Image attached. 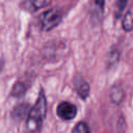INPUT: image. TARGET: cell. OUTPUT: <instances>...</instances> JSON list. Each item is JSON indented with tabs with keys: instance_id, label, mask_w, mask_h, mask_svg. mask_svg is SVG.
Listing matches in <instances>:
<instances>
[{
	"instance_id": "6da1fadb",
	"label": "cell",
	"mask_w": 133,
	"mask_h": 133,
	"mask_svg": "<svg viewBox=\"0 0 133 133\" xmlns=\"http://www.w3.org/2000/svg\"><path fill=\"white\" fill-rule=\"evenodd\" d=\"M46 112H47V101L44 90L41 89L35 104L29 110V113L27 115L26 129L29 133H35L39 130L45 119Z\"/></svg>"
},
{
	"instance_id": "7a4b0ae2",
	"label": "cell",
	"mask_w": 133,
	"mask_h": 133,
	"mask_svg": "<svg viewBox=\"0 0 133 133\" xmlns=\"http://www.w3.org/2000/svg\"><path fill=\"white\" fill-rule=\"evenodd\" d=\"M62 15L61 11L57 8H51L45 11L41 17V27L44 31H49L55 28L61 21Z\"/></svg>"
},
{
	"instance_id": "3957f363",
	"label": "cell",
	"mask_w": 133,
	"mask_h": 133,
	"mask_svg": "<svg viewBox=\"0 0 133 133\" xmlns=\"http://www.w3.org/2000/svg\"><path fill=\"white\" fill-rule=\"evenodd\" d=\"M56 113L58 117L63 121H71L75 118L77 114V107L70 102H61L56 108Z\"/></svg>"
},
{
	"instance_id": "277c9868",
	"label": "cell",
	"mask_w": 133,
	"mask_h": 133,
	"mask_svg": "<svg viewBox=\"0 0 133 133\" xmlns=\"http://www.w3.org/2000/svg\"><path fill=\"white\" fill-rule=\"evenodd\" d=\"M51 2L52 0H23L21 6L27 11H35L50 5Z\"/></svg>"
},
{
	"instance_id": "5b68a950",
	"label": "cell",
	"mask_w": 133,
	"mask_h": 133,
	"mask_svg": "<svg viewBox=\"0 0 133 133\" xmlns=\"http://www.w3.org/2000/svg\"><path fill=\"white\" fill-rule=\"evenodd\" d=\"M76 90L81 99H86L88 97L89 90H90L89 84L84 80H80V82L76 83Z\"/></svg>"
},
{
	"instance_id": "8992f818",
	"label": "cell",
	"mask_w": 133,
	"mask_h": 133,
	"mask_svg": "<svg viewBox=\"0 0 133 133\" xmlns=\"http://www.w3.org/2000/svg\"><path fill=\"white\" fill-rule=\"evenodd\" d=\"M110 99L113 103L119 104L124 99V90L119 86H113L110 89Z\"/></svg>"
},
{
	"instance_id": "52a82bcc",
	"label": "cell",
	"mask_w": 133,
	"mask_h": 133,
	"mask_svg": "<svg viewBox=\"0 0 133 133\" xmlns=\"http://www.w3.org/2000/svg\"><path fill=\"white\" fill-rule=\"evenodd\" d=\"M29 113V105L26 103H21L12 110V116L15 118H23L26 114Z\"/></svg>"
},
{
	"instance_id": "ba28073f",
	"label": "cell",
	"mask_w": 133,
	"mask_h": 133,
	"mask_svg": "<svg viewBox=\"0 0 133 133\" xmlns=\"http://www.w3.org/2000/svg\"><path fill=\"white\" fill-rule=\"evenodd\" d=\"M123 28L125 31H131L133 30V6L126 12L124 19H123Z\"/></svg>"
},
{
	"instance_id": "9c48e42d",
	"label": "cell",
	"mask_w": 133,
	"mask_h": 133,
	"mask_svg": "<svg viewBox=\"0 0 133 133\" xmlns=\"http://www.w3.org/2000/svg\"><path fill=\"white\" fill-rule=\"evenodd\" d=\"M72 133H90L89 128L85 122H79L73 129Z\"/></svg>"
},
{
	"instance_id": "30bf717a",
	"label": "cell",
	"mask_w": 133,
	"mask_h": 133,
	"mask_svg": "<svg viewBox=\"0 0 133 133\" xmlns=\"http://www.w3.org/2000/svg\"><path fill=\"white\" fill-rule=\"evenodd\" d=\"M25 90H26L25 85H24L23 83H21V82H18V83H16V84L14 85L12 90H11V95L15 96V97H20L21 95L24 94Z\"/></svg>"
},
{
	"instance_id": "8fae6325",
	"label": "cell",
	"mask_w": 133,
	"mask_h": 133,
	"mask_svg": "<svg viewBox=\"0 0 133 133\" xmlns=\"http://www.w3.org/2000/svg\"><path fill=\"white\" fill-rule=\"evenodd\" d=\"M118 59H119V52L117 50H112L109 53V55H108L107 63H108L109 66L110 65H113V64H115L118 61Z\"/></svg>"
},
{
	"instance_id": "7c38bea8",
	"label": "cell",
	"mask_w": 133,
	"mask_h": 133,
	"mask_svg": "<svg viewBox=\"0 0 133 133\" xmlns=\"http://www.w3.org/2000/svg\"><path fill=\"white\" fill-rule=\"evenodd\" d=\"M127 3H128V0H117L116 1V9H115V16H116V18H118L122 15V12L124 11Z\"/></svg>"
},
{
	"instance_id": "4fadbf2b",
	"label": "cell",
	"mask_w": 133,
	"mask_h": 133,
	"mask_svg": "<svg viewBox=\"0 0 133 133\" xmlns=\"http://www.w3.org/2000/svg\"><path fill=\"white\" fill-rule=\"evenodd\" d=\"M96 4L100 8H103L104 7V4H105V0H96Z\"/></svg>"
}]
</instances>
